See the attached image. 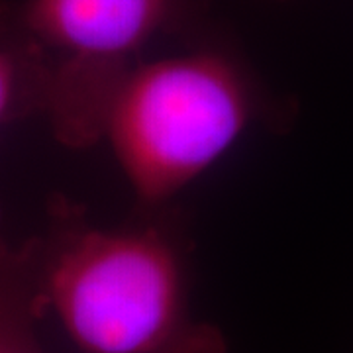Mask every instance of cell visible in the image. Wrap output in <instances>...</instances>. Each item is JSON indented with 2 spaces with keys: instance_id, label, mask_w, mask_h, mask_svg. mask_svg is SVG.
<instances>
[{
  "instance_id": "1",
  "label": "cell",
  "mask_w": 353,
  "mask_h": 353,
  "mask_svg": "<svg viewBox=\"0 0 353 353\" xmlns=\"http://www.w3.org/2000/svg\"><path fill=\"white\" fill-rule=\"evenodd\" d=\"M261 101L240 55L208 41L122 65L55 63L46 116L65 143L106 139L139 202L159 206L234 150Z\"/></svg>"
},
{
  "instance_id": "2",
  "label": "cell",
  "mask_w": 353,
  "mask_h": 353,
  "mask_svg": "<svg viewBox=\"0 0 353 353\" xmlns=\"http://www.w3.org/2000/svg\"><path fill=\"white\" fill-rule=\"evenodd\" d=\"M34 257L41 310L83 353H226L190 312L185 253L163 228L71 224Z\"/></svg>"
},
{
  "instance_id": "3",
  "label": "cell",
  "mask_w": 353,
  "mask_h": 353,
  "mask_svg": "<svg viewBox=\"0 0 353 353\" xmlns=\"http://www.w3.org/2000/svg\"><path fill=\"white\" fill-rule=\"evenodd\" d=\"M206 10L208 0H26L14 18L55 63L102 67L199 32Z\"/></svg>"
},
{
  "instance_id": "4",
  "label": "cell",
  "mask_w": 353,
  "mask_h": 353,
  "mask_svg": "<svg viewBox=\"0 0 353 353\" xmlns=\"http://www.w3.org/2000/svg\"><path fill=\"white\" fill-rule=\"evenodd\" d=\"M53 59L26 36L16 18H0V128L32 112L46 114Z\"/></svg>"
},
{
  "instance_id": "5",
  "label": "cell",
  "mask_w": 353,
  "mask_h": 353,
  "mask_svg": "<svg viewBox=\"0 0 353 353\" xmlns=\"http://www.w3.org/2000/svg\"><path fill=\"white\" fill-rule=\"evenodd\" d=\"M34 250H10L0 240V353H48L36 334L41 316Z\"/></svg>"
}]
</instances>
